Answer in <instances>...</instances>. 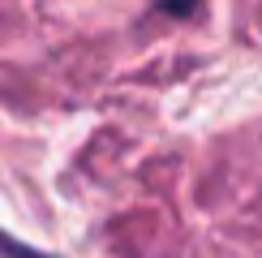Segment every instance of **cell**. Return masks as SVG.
<instances>
[{
    "instance_id": "obj_1",
    "label": "cell",
    "mask_w": 262,
    "mask_h": 258,
    "mask_svg": "<svg viewBox=\"0 0 262 258\" xmlns=\"http://www.w3.org/2000/svg\"><path fill=\"white\" fill-rule=\"evenodd\" d=\"M0 258H48V254H39V250H30V245H21V241L0 232Z\"/></svg>"
},
{
    "instance_id": "obj_2",
    "label": "cell",
    "mask_w": 262,
    "mask_h": 258,
    "mask_svg": "<svg viewBox=\"0 0 262 258\" xmlns=\"http://www.w3.org/2000/svg\"><path fill=\"white\" fill-rule=\"evenodd\" d=\"M193 5H198V0H159V9H163V13H172V17L193 13Z\"/></svg>"
}]
</instances>
